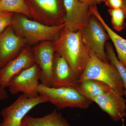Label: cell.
<instances>
[{"instance_id":"1","label":"cell","mask_w":126,"mask_h":126,"mask_svg":"<svg viewBox=\"0 0 126 126\" xmlns=\"http://www.w3.org/2000/svg\"><path fill=\"white\" fill-rule=\"evenodd\" d=\"M53 45L55 53L65 59L79 79L90 58L89 52L82 39L81 31H71L65 26Z\"/></svg>"},{"instance_id":"2","label":"cell","mask_w":126,"mask_h":126,"mask_svg":"<svg viewBox=\"0 0 126 126\" xmlns=\"http://www.w3.org/2000/svg\"><path fill=\"white\" fill-rule=\"evenodd\" d=\"M11 26L16 34L33 44L39 41L53 42L57 39L65 27L64 23L47 26L31 20L24 16H14Z\"/></svg>"},{"instance_id":"3","label":"cell","mask_w":126,"mask_h":126,"mask_svg":"<svg viewBox=\"0 0 126 126\" xmlns=\"http://www.w3.org/2000/svg\"><path fill=\"white\" fill-rule=\"evenodd\" d=\"M90 59L79 82L94 79L103 82L122 95H124V84L117 69L112 63L102 60L89 52Z\"/></svg>"},{"instance_id":"4","label":"cell","mask_w":126,"mask_h":126,"mask_svg":"<svg viewBox=\"0 0 126 126\" xmlns=\"http://www.w3.org/2000/svg\"><path fill=\"white\" fill-rule=\"evenodd\" d=\"M39 95L47 102L54 105L59 110L68 108L87 109L93 102L81 95L75 88L69 87L55 88L40 83Z\"/></svg>"},{"instance_id":"5","label":"cell","mask_w":126,"mask_h":126,"mask_svg":"<svg viewBox=\"0 0 126 126\" xmlns=\"http://www.w3.org/2000/svg\"><path fill=\"white\" fill-rule=\"evenodd\" d=\"M81 31L82 39L89 52L102 60L109 62L106 52V45L110 37L105 28L96 18L90 16L88 24Z\"/></svg>"},{"instance_id":"6","label":"cell","mask_w":126,"mask_h":126,"mask_svg":"<svg viewBox=\"0 0 126 126\" xmlns=\"http://www.w3.org/2000/svg\"><path fill=\"white\" fill-rule=\"evenodd\" d=\"M47 102L39 95L31 97L21 94L13 103L1 110V126H24L23 120L27 113L36 106Z\"/></svg>"},{"instance_id":"7","label":"cell","mask_w":126,"mask_h":126,"mask_svg":"<svg viewBox=\"0 0 126 126\" xmlns=\"http://www.w3.org/2000/svg\"><path fill=\"white\" fill-rule=\"evenodd\" d=\"M40 78V68L35 63L12 78L8 87L9 92L12 94L21 93L29 97L36 96Z\"/></svg>"},{"instance_id":"8","label":"cell","mask_w":126,"mask_h":126,"mask_svg":"<svg viewBox=\"0 0 126 126\" xmlns=\"http://www.w3.org/2000/svg\"><path fill=\"white\" fill-rule=\"evenodd\" d=\"M65 14L63 22L65 27L71 31L81 30L88 24L90 6L79 0H63Z\"/></svg>"},{"instance_id":"9","label":"cell","mask_w":126,"mask_h":126,"mask_svg":"<svg viewBox=\"0 0 126 126\" xmlns=\"http://www.w3.org/2000/svg\"><path fill=\"white\" fill-rule=\"evenodd\" d=\"M27 43L10 26L0 34V69L18 56Z\"/></svg>"},{"instance_id":"10","label":"cell","mask_w":126,"mask_h":126,"mask_svg":"<svg viewBox=\"0 0 126 126\" xmlns=\"http://www.w3.org/2000/svg\"><path fill=\"white\" fill-rule=\"evenodd\" d=\"M33 53L35 63L41 70V84L51 87L52 69L55 52L53 42L44 41L34 48Z\"/></svg>"},{"instance_id":"11","label":"cell","mask_w":126,"mask_h":126,"mask_svg":"<svg viewBox=\"0 0 126 126\" xmlns=\"http://www.w3.org/2000/svg\"><path fill=\"white\" fill-rule=\"evenodd\" d=\"M93 102L96 103L114 121L119 122L126 117V99L112 89L94 98Z\"/></svg>"},{"instance_id":"12","label":"cell","mask_w":126,"mask_h":126,"mask_svg":"<svg viewBox=\"0 0 126 126\" xmlns=\"http://www.w3.org/2000/svg\"><path fill=\"white\" fill-rule=\"evenodd\" d=\"M35 63L33 52L29 48L23 50L18 56L0 69V87H8L15 76Z\"/></svg>"},{"instance_id":"13","label":"cell","mask_w":126,"mask_h":126,"mask_svg":"<svg viewBox=\"0 0 126 126\" xmlns=\"http://www.w3.org/2000/svg\"><path fill=\"white\" fill-rule=\"evenodd\" d=\"M79 79L67 61L55 53L52 69L51 87L77 88Z\"/></svg>"},{"instance_id":"14","label":"cell","mask_w":126,"mask_h":126,"mask_svg":"<svg viewBox=\"0 0 126 126\" xmlns=\"http://www.w3.org/2000/svg\"><path fill=\"white\" fill-rule=\"evenodd\" d=\"M90 9L91 14L96 18L105 28L115 47L118 60L126 69V39L116 33L109 26L98 11L97 6H90Z\"/></svg>"},{"instance_id":"15","label":"cell","mask_w":126,"mask_h":126,"mask_svg":"<svg viewBox=\"0 0 126 126\" xmlns=\"http://www.w3.org/2000/svg\"><path fill=\"white\" fill-rule=\"evenodd\" d=\"M23 123L24 126H72L56 109L42 117L26 115Z\"/></svg>"},{"instance_id":"16","label":"cell","mask_w":126,"mask_h":126,"mask_svg":"<svg viewBox=\"0 0 126 126\" xmlns=\"http://www.w3.org/2000/svg\"><path fill=\"white\" fill-rule=\"evenodd\" d=\"M75 88L86 99L93 102L94 98L107 93L111 88L101 81L87 79L79 82Z\"/></svg>"},{"instance_id":"17","label":"cell","mask_w":126,"mask_h":126,"mask_svg":"<svg viewBox=\"0 0 126 126\" xmlns=\"http://www.w3.org/2000/svg\"><path fill=\"white\" fill-rule=\"evenodd\" d=\"M51 16L55 25L63 24L65 14L63 0H33Z\"/></svg>"},{"instance_id":"18","label":"cell","mask_w":126,"mask_h":126,"mask_svg":"<svg viewBox=\"0 0 126 126\" xmlns=\"http://www.w3.org/2000/svg\"><path fill=\"white\" fill-rule=\"evenodd\" d=\"M0 11L22 14L27 17L31 16L29 9L25 0H0Z\"/></svg>"},{"instance_id":"19","label":"cell","mask_w":126,"mask_h":126,"mask_svg":"<svg viewBox=\"0 0 126 126\" xmlns=\"http://www.w3.org/2000/svg\"><path fill=\"white\" fill-rule=\"evenodd\" d=\"M106 52L108 61L115 65L121 77L124 86V95L126 97V69L118 60L115 54L113 45L108 41L106 44Z\"/></svg>"},{"instance_id":"20","label":"cell","mask_w":126,"mask_h":126,"mask_svg":"<svg viewBox=\"0 0 126 126\" xmlns=\"http://www.w3.org/2000/svg\"><path fill=\"white\" fill-rule=\"evenodd\" d=\"M108 12L111 16V23L114 30L118 32L123 31L126 26L124 9H109Z\"/></svg>"},{"instance_id":"21","label":"cell","mask_w":126,"mask_h":126,"mask_svg":"<svg viewBox=\"0 0 126 126\" xmlns=\"http://www.w3.org/2000/svg\"><path fill=\"white\" fill-rule=\"evenodd\" d=\"M14 16L12 12L0 11V34L10 26Z\"/></svg>"},{"instance_id":"22","label":"cell","mask_w":126,"mask_h":126,"mask_svg":"<svg viewBox=\"0 0 126 126\" xmlns=\"http://www.w3.org/2000/svg\"><path fill=\"white\" fill-rule=\"evenodd\" d=\"M104 2L109 9H124L123 0H104Z\"/></svg>"},{"instance_id":"23","label":"cell","mask_w":126,"mask_h":126,"mask_svg":"<svg viewBox=\"0 0 126 126\" xmlns=\"http://www.w3.org/2000/svg\"><path fill=\"white\" fill-rule=\"evenodd\" d=\"M82 2H85L90 6H97L104 2V0H79Z\"/></svg>"},{"instance_id":"24","label":"cell","mask_w":126,"mask_h":126,"mask_svg":"<svg viewBox=\"0 0 126 126\" xmlns=\"http://www.w3.org/2000/svg\"><path fill=\"white\" fill-rule=\"evenodd\" d=\"M8 97V93L5 88L0 87V101L7 99Z\"/></svg>"},{"instance_id":"25","label":"cell","mask_w":126,"mask_h":126,"mask_svg":"<svg viewBox=\"0 0 126 126\" xmlns=\"http://www.w3.org/2000/svg\"><path fill=\"white\" fill-rule=\"evenodd\" d=\"M123 3H124V10L126 14V0H123Z\"/></svg>"},{"instance_id":"26","label":"cell","mask_w":126,"mask_h":126,"mask_svg":"<svg viewBox=\"0 0 126 126\" xmlns=\"http://www.w3.org/2000/svg\"><path fill=\"white\" fill-rule=\"evenodd\" d=\"M0 126H1L0 123Z\"/></svg>"}]
</instances>
